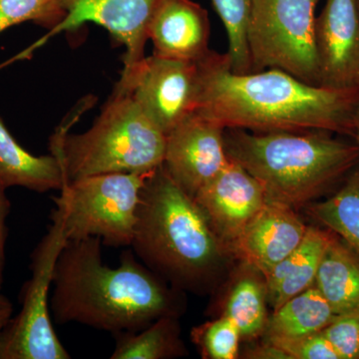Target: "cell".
Returning a JSON list of instances; mask_svg holds the SVG:
<instances>
[{
  "instance_id": "obj_1",
  "label": "cell",
  "mask_w": 359,
  "mask_h": 359,
  "mask_svg": "<svg viewBox=\"0 0 359 359\" xmlns=\"http://www.w3.org/2000/svg\"><path fill=\"white\" fill-rule=\"evenodd\" d=\"M197 66L195 113L224 129L354 136L359 88L309 84L278 69L238 74L231 70L226 53L212 50Z\"/></svg>"
},
{
  "instance_id": "obj_2",
  "label": "cell",
  "mask_w": 359,
  "mask_h": 359,
  "mask_svg": "<svg viewBox=\"0 0 359 359\" xmlns=\"http://www.w3.org/2000/svg\"><path fill=\"white\" fill-rule=\"evenodd\" d=\"M98 238L69 240L54 271L50 313L57 325L79 323L113 334L143 330L182 311L180 290L123 252L116 268L103 263Z\"/></svg>"
},
{
  "instance_id": "obj_3",
  "label": "cell",
  "mask_w": 359,
  "mask_h": 359,
  "mask_svg": "<svg viewBox=\"0 0 359 359\" xmlns=\"http://www.w3.org/2000/svg\"><path fill=\"white\" fill-rule=\"evenodd\" d=\"M130 247L174 289L197 294L215 287L233 257L196 201L163 166L149 175L142 189Z\"/></svg>"
},
{
  "instance_id": "obj_4",
  "label": "cell",
  "mask_w": 359,
  "mask_h": 359,
  "mask_svg": "<svg viewBox=\"0 0 359 359\" xmlns=\"http://www.w3.org/2000/svg\"><path fill=\"white\" fill-rule=\"evenodd\" d=\"M224 140L229 158L259 182L266 200L294 210L327 193L359 163L358 144L328 132L224 129Z\"/></svg>"
},
{
  "instance_id": "obj_5",
  "label": "cell",
  "mask_w": 359,
  "mask_h": 359,
  "mask_svg": "<svg viewBox=\"0 0 359 359\" xmlns=\"http://www.w3.org/2000/svg\"><path fill=\"white\" fill-rule=\"evenodd\" d=\"M63 125L51 139V153L66 182L101 174H150L164 161L166 135L133 97L114 89L91 128L68 134Z\"/></svg>"
},
{
  "instance_id": "obj_6",
  "label": "cell",
  "mask_w": 359,
  "mask_h": 359,
  "mask_svg": "<svg viewBox=\"0 0 359 359\" xmlns=\"http://www.w3.org/2000/svg\"><path fill=\"white\" fill-rule=\"evenodd\" d=\"M150 174H101L66 182L53 201L68 238H98L111 247H130Z\"/></svg>"
},
{
  "instance_id": "obj_7",
  "label": "cell",
  "mask_w": 359,
  "mask_h": 359,
  "mask_svg": "<svg viewBox=\"0 0 359 359\" xmlns=\"http://www.w3.org/2000/svg\"><path fill=\"white\" fill-rule=\"evenodd\" d=\"M320 0H252L248 43L252 72L278 69L318 85L316 11Z\"/></svg>"
},
{
  "instance_id": "obj_8",
  "label": "cell",
  "mask_w": 359,
  "mask_h": 359,
  "mask_svg": "<svg viewBox=\"0 0 359 359\" xmlns=\"http://www.w3.org/2000/svg\"><path fill=\"white\" fill-rule=\"evenodd\" d=\"M52 224L32 255V276L25 283L20 313L0 335V359H69L53 325L49 292L58 257L69 238L65 221L52 211Z\"/></svg>"
},
{
  "instance_id": "obj_9",
  "label": "cell",
  "mask_w": 359,
  "mask_h": 359,
  "mask_svg": "<svg viewBox=\"0 0 359 359\" xmlns=\"http://www.w3.org/2000/svg\"><path fill=\"white\" fill-rule=\"evenodd\" d=\"M115 88L133 97L165 135L196 112L197 63L153 54L123 67Z\"/></svg>"
},
{
  "instance_id": "obj_10",
  "label": "cell",
  "mask_w": 359,
  "mask_h": 359,
  "mask_svg": "<svg viewBox=\"0 0 359 359\" xmlns=\"http://www.w3.org/2000/svg\"><path fill=\"white\" fill-rule=\"evenodd\" d=\"M223 127L194 113L166 135L162 166L193 199L230 162Z\"/></svg>"
},
{
  "instance_id": "obj_11",
  "label": "cell",
  "mask_w": 359,
  "mask_h": 359,
  "mask_svg": "<svg viewBox=\"0 0 359 359\" xmlns=\"http://www.w3.org/2000/svg\"><path fill=\"white\" fill-rule=\"evenodd\" d=\"M318 84L359 88V14L356 0H325L316 21Z\"/></svg>"
},
{
  "instance_id": "obj_12",
  "label": "cell",
  "mask_w": 359,
  "mask_h": 359,
  "mask_svg": "<svg viewBox=\"0 0 359 359\" xmlns=\"http://www.w3.org/2000/svg\"><path fill=\"white\" fill-rule=\"evenodd\" d=\"M66 18L41 41L92 22L105 28L125 47L124 67L145 57L148 26L158 0H59Z\"/></svg>"
},
{
  "instance_id": "obj_13",
  "label": "cell",
  "mask_w": 359,
  "mask_h": 359,
  "mask_svg": "<svg viewBox=\"0 0 359 359\" xmlns=\"http://www.w3.org/2000/svg\"><path fill=\"white\" fill-rule=\"evenodd\" d=\"M194 200L230 252L231 245L266 202L259 182L231 159Z\"/></svg>"
},
{
  "instance_id": "obj_14",
  "label": "cell",
  "mask_w": 359,
  "mask_h": 359,
  "mask_svg": "<svg viewBox=\"0 0 359 359\" xmlns=\"http://www.w3.org/2000/svg\"><path fill=\"white\" fill-rule=\"evenodd\" d=\"M306 230L294 208L266 200L231 245V254L266 276L301 244Z\"/></svg>"
},
{
  "instance_id": "obj_15",
  "label": "cell",
  "mask_w": 359,
  "mask_h": 359,
  "mask_svg": "<svg viewBox=\"0 0 359 359\" xmlns=\"http://www.w3.org/2000/svg\"><path fill=\"white\" fill-rule=\"evenodd\" d=\"M148 37L156 55L199 62L210 52L209 15L193 0H158Z\"/></svg>"
},
{
  "instance_id": "obj_16",
  "label": "cell",
  "mask_w": 359,
  "mask_h": 359,
  "mask_svg": "<svg viewBox=\"0 0 359 359\" xmlns=\"http://www.w3.org/2000/svg\"><path fill=\"white\" fill-rule=\"evenodd\" d=\"M332 236L330 230L308 226L301 244L264 276L269 306L273 311L314 285Z\"/></svg>"
},
{
  "instance_id": "obj_17",
  "label": "cell",
  "mask_w": 359,
  "mask_h": 359,
  "mask_svg": "<svg viewBox=\"0 0 359 359\" xmlns=\"http://www.w3.org/2000/svg\"><path fill=\"white\" fill-rule=\"evenodd\" d=\"M66 183L57 156H35L18 144L0 118V185L37 193L60 191Z\"/></svg>"
},
{
  "instance_id": "obj_18",
  "label": "cell",
  "mask_w": 359,
  "mask_h": 359,
  "mask_svg": "<svg viewBox=\"0 0 359 359\" xmlns=\"http://www.w3.org/2000/svg\"><path fill=\"white\" fill-rule=\"evenodd\" d=\"M314 285L337 316L359 306V256L334 233L321 259Z\"/></svg>"
},
{
  "instance_id": "obj_19",
  "label": "cell",
  "mask_w": 359,
  "mask_h": 359,
  "mask_svg": "<svg viewBox=\"0 0 359 359\" xmlns=\"http://www.w3.org/2000/svg\"><path fill=\"white\" fill-rule=\"evenodd\" d=\"M337 314L316 285L283 304L269 316L264 340L297 339L323 332Z\"/></svg>"
},
{
  "instance_id": "obj_20",
  "label": "cell",
  "mask_w": 359,
  "mask_h": 359,
  "mask_svg": "<svg viewBox=\"0 0 359 359\" xmlns=\"http://www.w3.org/2000/svg\"><path fill=\"white\" fill-rule=\"evenodd\" d=\"M241 268L226 294L223 316L237 325L242 339L252 340L263 335L269 318L266 280L250 264Z\"/></svg>"
},
{
  "instance_id": "obj_21",
  "label": "cell",
  "mask_w": 359,
  "mask_h": 359,
  "mask_svg": "<svg viewBox=\"0 0 359 359\" xmlns=\"http://www.w3.org/2000/svg\"><path fill=\"white\" fill-rule=\"evenodd\" d=\"M177 316H164L143 330L115 334L112 359H165L184 356L185 346Z\"/></svg>"
},
{
  "instance_id": "obj_22",
  "label": "cell",
  "mask_w": 359,
  "mask_h": 359,
  "mask_svg": "<svg viewBox=\"0 0 359 359\" xmlns=\"http://www.w3.org/2000/svg\"><path fill=\"white\" fill-rule=\"evenodd\" d=\"M308 212L359 256V163L334 195L309 205Z\"/></svg>"
},
{
  "instance_id": "obj_23",
  "label": "cell",
  "mask_w": 359,
  "mask_h": 359,
  "mask_svg": "<svg viewBox=\"0 0 359 359\" xmlns=\"http://www.w3.org/2000/svg\"><path fill=\"white\" fill-rule=\"evenodd\" d=\"M212 4L228 34L229 51L226 55L231 70L238 74L252 72L248 29L252 0H212Z\"/></svg>"
},
{
  "instance_id": "obj_24",
  "label": "cell",
  "mask_w": 359,
  "mask_h": 359,
  "mask_svg": "<svg viewBox=\"0 0 359 359\" xmlns=\"http://www.w3.org/2000/svg\"><path fill=\"white\" fill-rule=\"evenodd\" d=\"M66 18L59 0H0V33L25 22L53 32Z\"/></svg>"
},
{
  "instance_id": "obj_25",
  "label": "cell",
  "mask_w": 359,
  "mask_h": 359,
  "mask_svg": "<svg viewBox=\"0 0 359 359\" xmlns=\"http://www.w3.org/2000/svg\"><path fill=\"white\" fill-rule=\"evenodd\" d=\"M192 339L208 359H235L242 339L240 330L228 316L208 321L192 330Z\"/></svg>"
},
{
  "instance_id": "obj_26",
  "label": "cell",
  "mask_w": 359,
  "mask_h": 359,
  "mask_svg": "<svg viewBox=\"0 0 359 359\" xmlns=\"http://www.w3.org/2000/svg\"><path fill=\"white\" fill-rule=\"evenodd\" d=\"M323 332L340 359H359V306L335 316Z\"/></svg>"
},
{
  "instance_id": "obj_27",
  "label": "cell",
  "mask_w": 359,
  "mask_h": 359,
  "mask_svg": "<svg viewBox=\"0 0 359 359\" xmlns=\"http://www.w3.org/2000/svg\"><path fill=\"white\" fill-rule=\"evenodd\" d=\"M264 341L282 349L289 359H340L337 349L323 330L297 339Z\"/></svg>"
},
{
  "instance_id": "obj_28",
  "label": "cell",
  "mask_w": 359,
  "mask_h": 359,
  "mask_svg": "<svg viewBox=\"0 0 359 359\" xmlns=\"http://www.w3.org/2000/svg\"><path fill=\"white\" fill-rule=\"evenodd\" d=\"M7 189L0 185V290L4 283L6 266V247L7 238V218L11 212V201L6 195Z\"/></svg>"
},
{
  "instance_id": "obj_29",
  "label": "cell",
  "mask_w": 359,
  "mask_h": 359,
  "mask_svg": "<svg viewBox=\"0 0 359 359\" xmlns=\"http://www.w3.org/2000/svg\"><path fill=\"white\" fill-rule=\"evenodd\" d=\"M245 358L255 359H289L282 349L269 342L263 341L261 346L250 349L245 354Z\"/></svg>"
},
{
  "instance_id": "obj_30",
  "label": "cell",
  "mask_w": 359,
  "mask_h": 359,
  "mask_svg": "<svg viewBox=\"0 0 359 359\" xmlns=\"http://www.w3.org/2000/svg\"><path fill=\"white\" fill-rule=\"evenodd\" d=\"M13 306L11 301L0 292V335L13 318Z\"/></svg>"
},
{
  "instance_id": "obj_31",
  "label": "cell",
  "mask_w": 359,
  "mask_h": 359,
  "mask_svg": "<svg viewBox=\"0 0 359 359\" xmlns=\"http://www.w3.org/2000/svg\"><path fill=\"white\" fill-rule=\"evenodd\" d=\"M354 138H355L356 144L359 147V98L358 108H356L355 119H354Z\"/></svg>"
},
{
  "instance_id": "obj_32",
  "label": "cell",
  "mask_w": 359,
  "mask_h": 359,
  "mask_svg": "<svg viewBox=\"0 0 359 359\" xmlns=\"http://www.w3.org/2000/svg\"><path fill=\"white\" fill-rule=\"evenodd\" d=\"M356 6H358V11L359 14V0H356Z\"/></svg>"
}]
</instances>
